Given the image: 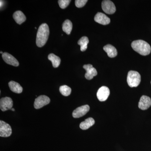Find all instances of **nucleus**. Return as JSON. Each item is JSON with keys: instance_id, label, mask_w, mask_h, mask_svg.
<instances>
[{"instance_id": "f257e3e1", "label": "nucleus", "mask_w": 151, "mask_h": 151, "mask_svg": "<svg viewBox=\"0 0 151 151\" xmlns=\"http://www.w3.org/2000/svg\"><path fill=\"white\" fill-rule=\"evenodd\" d=\"M50 31L48 26L46 23L41 25L38 29L36 37V44L38 47H42L48 40Z\"/></svg>"}, {"instance_id": "f03ea898", "label": "nucleus", "mask_w": 151, "mask_h": 151, "mask_svg": "<svg viewBox=\"0 0 151 151\" xmlns=\"http://www.w3.org/2000/svg\"><path fill=\"white\" fill-rule=\"evenodd\" d=\"M132 48L141 55H148L150 53L151 48L149 43L143 40L134 41L132 43Z\"/></svg>"}, {"instance_id": "7ed1b4c3", "label": "nucleus", "mask_w": 151, "mask_h": 151, "mask_svg": "<svg viewBox=\"0 0 151 151\" xmlns=\"http://www.w3.org/2000/svg\"><path fill=\"white\" fill-rule=\"evenodd\" d=\"M127 81L130 87H137L140 83V74L137 71L130 70L128 73Z\"/></svg>"}, {"instance_id": "20e7f679", "label": "nucleus", "mask_w": 151, "mask_h": 151, "mask_svg": "<svg viewBox=\"0 0 151 151\" xmlns=\"http://www.w3.org/2000/svg\"><path fill=\"white\" fill-rule=\"evenodd\" d=\"M12 134V129L11 126L3 121H0V137H8Z\"/></svg>"}, {"instance_id": "39448f33", "label": "nucleus", "mask_w": 151, "mask_h": 151, "mask_svg": "<svg viewBox=\"0 0 151 151\" xmlns=\"http://www.w3.org/2000/svg\"><path fill=\"white\" fill-rule=\"evenodd\" d=\"M103 11L106 14H112L116 12V8L113 2L109 0H105L102 3Z\"/></svg>"}, {"instance_id": "423d86ee", "label": "nucleus", "mask_w": 151, "mask_h": 151, "mask_svg": "<svg viewBox=\"0 0 151 151\" xmlns=\"http://www.w3.org/2000/svg\"><path fill=\"white\" fill-rule=\"evenodd\" d=\"M50 99L45 95H40L35 99L34 107L35 109H39L42 108L50 103Z\"/></svg>"}, {"instance_id": "0eeeda50", "label": "nucleus", "mask_w": 151, "mask_h": 151, "mask_svg": "<svg viewBox=\"0 0 151 151\" xmlns=\"http://www.w3.org/2000/svg\"><path fill=\"white\" fill-rule=\"evenodd\" d=\"M13 105V100L10 97H3L0 100V108L2 111L11 110L12 108Z\"/></svg>"}, {"instance_id": "6e6552de", "label": "nucleus", "mask_w": 151, "mask_h": 151, "mask_svg": "<svg viewBox=\"0 0 151 151\" xmlns=\"http://www.w3.org/2000/svg\"><path fill=\"white\" fill-rule=\"evenodd\" d=\"M110 94V89L107 86H103L98 89L97 96L99 101L103 102L107 100Z\"/></svg>"}, {"instance_id": "1a4fd4ad", "label": "nucleus", "mask_w": 151, "mask_h": 151, "mask_svg": "<svg viewBox=\"0 0 151 151\" xmlns=\"http://www.w3.org/2000/svg\"><path fill=\"white\" fill-rule=\"evenodd\" d=\"M90 108L88 105H84L78 107L72 113V116L74 118H79L86 115L89 111Z\"/></svg>"}, {"instance_id": "9d476101", "label": "nucleus", "mask_w": 151, "mask_h": 151, "mask_svg": "<svg viewBox=\"0 0 151 151\" xmlns=\"http://www.w3.org/2000/svg\"><path fill=\"white\" fill-rule=\"evenodd\" d=\"M83 68L86 70V73L85 74V77L88 80H91L94 76L97 75V70L93 67L91 64L84 65Z\"/></svg>"}, {"instance_id": "9b49d317", "label": "nucleus", "mask_w": 151, "mask_h": 151, "mask_svg": "<svg viewBox=\"0 0 151 151\" xmlns=\"http://www.w3.org/2000/svg\"><path fill=\"white\" fill-rule=\"evenodd\" d=\"M2 57L4 61L7 64L16 66V67L19 66L18 61L13 55L9 53L6 52H4L2 55Z\"/></svg>"}, {"instance_id": "f8f14e48", "label": "nucleus", "mask_w": 151, "mask_h": 151, "mask_svg": "<svg viewBox=\"0 0 151 151\" xmlns=\"http://www.w3.org/2000/svg\"><path fill=\"white\" fill-rule=\"evenodd\" d=\"M139 108L142 110L148 109L151 106V100L150 97L143 95L141 97L139 103Z\"/></svg>"}, {"instance_id": "ddd939ff", "label": "nucleus", "mask_w": 151, "mask_h": 151, "mask_svg": "<svg viewBox=\"0 0 151 151\" xmlns=\"http://www.w3.org/2000/svg\"><path fill=\"white\" fill-rule=\"evenodd\" d=\"M94 19L96 22L104 25L109 24L111 22V20L105 14L101 12H98L96 14Z\"/></svg>"}, {"instance_id": "4468645a", "label": "nucleus", "mask_w": 151, "mask_h": 151, "mask_svg": "<svg viewBox=\"0 0 151 151\" xmlns=\"http://www.w3.org/2000/svg\"><path fill=\"white\" fill-rule=\"evenodd\" d=\"M13 17L15 22L19 24H21L26 20V17L23 13L20 11H17L15 12Z\"/></svg>"}, {"instance_id": "2eb2a0df", "label": "nucleus", "mask_w": 151, "mask_h": 151, "mask_svg": "<svg viewBox=\"0 0 151 151\" xmlns=\"http://www.w3.org/2000/svg\"><path fill=\"white\" fill-rule=\"evenodd\" d=\"M103 49L106 52L108 56L110 58H114L118 54L117 50L113 45L108 44L103 47Z\"/></svg>"}, {"instance_id": "dca6fc26", "label": "nucleus", "mask_w": 151, "mask_h": 151, "mask_svg": "<svg viewBox=\"0 0 151 151\" xmlns=\"http://www.w3.org/2000/svg\"><path fill=\"white\" fill-rule=\"evenodd\" d=\"M9 86L12 92L20 94L23 91L22 86L17 82L14 81H11L9 83Z\"/></svg>"}, {"instance_id": "f3484780", "label": "nucleus", "mask_w": 151, "mask_h": 151, "mask_svg": "<svg viewBox=\"0 0 151 151\" xmlns=\"http://www.w3.org/2000/svg\"><path fill=\"white\" fill-rule=\"evenodd\" d=\"M95 123L94 119L92 118H89L86 119L84 122L80 124V128L82 130H86L92 127Z\"/></svg>"}, {"instance_id": "a211bd4d", "label": "nucleus", "mask_w": 151, "mask_h": 151, "mask_svg": "<svg viewBox=\"0 0 151 151\" xmlns=\"http://www.w3.org/2000/svg\"><path fill=\"white\" fill-rule=\"evenodd\" d=\"M48 59L51 61L53 67L57 68L59 66L61 60L59 57L57 56L53 53H50L48 55Z\"/></svg>"}, {"instance_id": "6ab92c4d", "label": "nucleus", "mask_w": 151, "mask_h": 151, "mask_svg": "<svg viewBox=\"0 0 151 151\" xmlns=\"http://www.w3.org/2000/svg\"><path fill=\"white\" fill-rule=\"evenodd\" d=\"M72 27H73V25L72 22L69 20H66L63 24V30L68 35L70 34L72 29Z\"/></svg>"}, {"instance_id": "aec40b11", "label": "nucleus", "mask_w": 151, "mask_h": 151, "mask_svg": "<svg viewBox=\"0 0 151 151\" xmlns=\"http://www.w3.org/2000/svg\"><path fill=\"white\" fill-rule=\"evenodd\" d=\"M89 42V39L86 36L82 37L78 41V44L81 47L80 50H81V51L84 52L86 50L87 48V45Z\"/></svg>"}, {"instance_id": "412c9836", "label": "nucleus", "mask_w": 151, "mask_h": 151, "mask_svg": "<svg viewBox=\"0 0 151 151\" xmlns=\"http://www.w3.org/2000/svg\"><path fill=\"white\" fill-rule=\"evenodd\" d=\"M59 91L63 96H68L71 93V89L67 85H63L60 87Z\"/></svg>"}, {"instance_id": "4be33fe9", "label": "nucleus", "mask_w": 151, "mask_h": 151, "mask_svg": "<svg viewBox=\"0 0 151 151\" xmlns=\"http://www.w3.org/2000/svg\"><path fill=\"white\" fill-rule=\"evenodd\" d=\"M70 2H71V1L70 0H59L58 1V3L60 7V8L62 9H64L67 7Z\"/></svg>"}, {"instance_id": "5701e85b", "label": "nucleus", "mask_w": 151, "mask_h": 151, "mask_svg": "<svg viewBox=\"0 0 151 151\" xmlns=\"http://www.w3.org/2000/svg\"><path fill=\"white\" fill-rule=\"evenodd\" d=\"M87 1V0H76L75 1V5L77 8L83 7Z\"/></svg>"}, {"instance_id": "b1692460", "label": "nucleus", "mask_w": 151, "mask_h": 151, "mask_svg": "<svg viewBox=\"0 0 151 151\" xmlns=\"http://www.w3.org/2000/svg\"><path fill=\"white\" fill-rule=\"evenodd\" d=\"M3 5V1H1V7H2Z\"/></svg>"}, {"instance_id": "393cba45", "label": "nucleus", "mask_w": 151, "mask_h": 151, "mask_svg": "<svg viewBox=\"0 0 151 151\" xmlns=\"http://www.w3.org/2000/svg\"><path fill=\"white\" fill-rule=\"evenodd\" d=\"M11 110H12V111H15L14 109V108H12V109H11Z\"/></svg>"}, {"instance_id": "a878e982", "label": "nucleus", "mask_w": 151, "mask_h": 151, "mask_svg": "<svg viewBox=\"0 0 151 151\" xmlns=\"http://www.w3.org/2000/svg\"><path fill=\"white\" fill-rule=\"evenodd\" d=\"M1 53H2V54H3V53H3L2 52V51H1Z\"/></svg>"}, {"instance_id": "bb28decb", "label": "nucleus", "mask_w": 151, "mask_h": 151, "mask_svg": "<svg viewBox=\"0 0 151 151\" xmlns=\"http://www.w3.org/2000/svg\"></svg>"}]
</instances>
